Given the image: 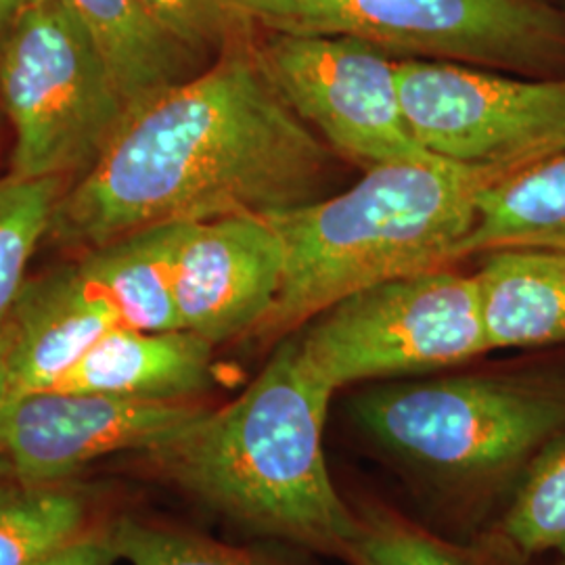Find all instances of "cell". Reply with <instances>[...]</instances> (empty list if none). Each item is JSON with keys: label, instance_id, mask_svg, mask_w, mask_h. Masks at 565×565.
I'll return each mask as SVG.
<instances>
[{"label": "cell", "instance_id": "cell-1", "mask_svg": "<svg viewBox=\"0 0 565 565\" xmlns=\"http://www.w3.org/2000/svg\"><path fill=\"white\" fill-rule=\"evenodd\" d=\"M333 151L285 102L258 42L231 46L124 124L55 205L49 237L88 252L124 233L321 200Z\"/></svg>", "mask_w": 565, "mask_h": 565}, {"label": "cell", "instance_id": "cell-2", "mask_svg": "<svg viewBox=\"0 0 565 565\" xmlns=\"http://www.w3.org/2000/svg\"><path fill=\"white\" fill-rule=\"evenodd\" d=\"M333 394L287 335L233 403L207 408L147 455L182 490L237 524L343 559L356 513L324 457Z\"/></svg>", "mask_w": 565, "mask_h": 565}, {"label": "cell", "instance_id": "cell-3", "mask_svg": "<svg viewBox=\"0 0 565 565\" xmlns=\"http://www.w3.org/2000/svg\"><path fill=\"white\" fill-rule=\"evenodd\" d=\"M511 174L446 160L387 163L335 198L268 214L285 252L281 287L249 338L279 343L356 291L457 263L478 193Z\"/></svg>", "mask_w": 565, "mask_h": 565}, {"label": "cell", "instance_id": "cell-4", "mask_svg": "<svg viewBox=\"0 0 565 565\" xmlns=\"http://www.w3.org/2000/svg\"><path fill=\"white\" fill-rule=\"evenodd\" d=\"M350 411L373 445L436 484L505 490L565 431V369L375 385Z\"/></svg>", "mask_w": 565, "mask_h": 565}, {"label": "cell", "instance_id": "cell-5", "mask_svg": "<svg viewBox=\"0 0 565 565\" xmlns=\"http://www.w3.org/2000/svg\"><path fill=\"white\" fill-rule=\"evenodd\" d=\"M0 99L18 179L78 181L130 118L99 44L63 0L28 9L0 41Z\"/></svg>", "mask_w": 565, "mask_h": 565}, {"label": "cell", "instance_id": "cell-6", "mask_svg": "<svg viewBox=\"0 0 565 565\" xmlns=\"http://www.w3.org/2000/svg\"><path fill=\"white\" fill-rule=\"evenodd\" d=\"M294 338L303 363L333 392L438 371L490 352L476 277L450 266L356 291Z\"/></svg>", "mask_w": 565, "mask_h": 565}, {"label": "cell", "instance_id": "cell-7", "mask_svg": "<svg viewBox=\"0 0 565 565\" xmlns=\"http://www.w3.org/2000/svg\"><path fill=\"white\" fill-rule=\"evenodd\" d=\"M296 32L342 34L387 53L564 78L565 13L548 0H294Z\"/></svg>", "mask_w": 565, "mask_h": 565}, {"label": "cell", "instance_id": "cell-8", "mask_svg": "<svg viewBox=\"0 0 565 565\" xmlns=\"http://www.w3.org/2000/svg\"><path fill=\"white\" fill-rule=\"evenodd\" d=\"M396 84L415 139L446 162L520 172L565 151V76L401 60Z\"/></svg>", "mask_w": 565, "mask_h": 565}, {"label": "cell", "instance_id": "cell-9", "mask_svg": "<svg viewBox=\"0 0 565 565\" xmlns=\"http://www.w3.org/2000/svg\"><path fill=\"white\" fill-rule=\"evenodd\" d=\"M258 51L285 102L335 153L364 172L387 163L443 162L404 118L390 53L342 34L268 32Z\"/></svg>", "mask_w": 565, "mask_h": 565}, {"label": "cell", "instance_id": "cell-10", "mask_svg": "<svg viewBox=\"0 0 565 565\" xmlns=\"http://www.w3.org/2000/svg\"><path fill=\"white\" fill-rule=\"evenodd\" d=\"M207 408L198 401H139L42 390L0 413V486L63 484L124 450L151 452Z\"/></svg>", "mask_w": 565, "mask_h": 565}, {"label": "cell", "instance_id": "cell-11", "mask_svg": "<svg viewBox=\"0 0 565 565\" xmlns=\"http://www.w3.org/2000/svg\"><path fill=\"white\" fill-rule=\"evenodd\" d=\"M279 231L260 214L186 223L174 260V298L184 331L214 345L249 338L282 279Z\"/></svg>", "mask_w": 565, "mask_h": 565}, {"label": "cell", "instance_id": "cell-12", "mask_svg": "<svg viewBox=\"0 0 565 565\" xmlns=\"http://www.w3.org/2000/svg\"><path fill=\"white\" fill-rule=\"evenodd\" d=\"M7 323L13 401L51 390L118 319L72 264L23 282Z\"/></svg>", "mask_w": 565, "mask_h": 565}, {"label": "cell", "instance_id": "cell-13", "mask_svg": "<svg viewBox=\"0 0 565 565\" xmlns=\"http://www.w3.org/2000/svg\"><path fill=\"white\" fill-rule=\"evenodd\" d=\"M214 343L177 331L114 327L51 390L139 401H195L212 384Z\"/></svg>", "mask_w": 565, "mask_h": 565}, {"label": "cell", "instance_id": "cell-14", "mask_svg": "<svg viewBox=\"0 0 565 565\" xmlns=\"http://www.w3.org/2000/svg\"><path fill=\"white\" fill-rule=\"evenodd\" d=\"M490 350L565 343V252H486L473 275Z\"/></svg>", "mask_w": 565, "mask_h": 565}, {"label": "cell", "instance_id": "cell-15", "mask_svg": "<svg viewBox=\"0 0 565 565\" xmlns=\"http://www.w3.org/2000/svg\"><path fill=\"white\" fill-rule=\"evenodd\" d=\"M186 223H162L124 233L84 252L82 279L114 310L118 324L137 331L182 329L174 298V260Z\"/></svg>", "mask_w": 565, "mask_h": 565}, {"label": "cell", "instance_id": "cell-16", "mask_svg": "<svg viewBox=\"0 0 565 565\" xmlns=\"http://www.w3.org/2000/svg\"><path fill=\"white\" fill-rule=\"evenodd\" d=\"M63 2L74 9L95 36L130 116L174 84L193 76L200 55L168 34L139 0Z\"/></svg>", "mask_w": 565, "mask_h": 565}, {"label": "cell", "instance_id": "cell-17", "mask_svg": "<svg viewBox=\"0 0 565 565\" xmlns=\"http://www.w3.org/2000/svg\"><path fill=\"white\" fill-rule=\"evenodd\" d=\"M503 247L565 252V151L478 193L476 223L457 260Z\"/></svg>", "mask_w": 565, "mask_h": 565}, {"label": "cell", "instance_id": "cell-18", "mask_svg": "<svg viewBox=\"0 0 565 565\" xmlns=\"http://www.w3.org/2000/svg\"><path fill=\"white\" fill-rule=\"evenodd\" d=\"M486 553L525 565L548 553L565 555V431L525 467L511 499L486 536Z\"/></svg>", "mask_w": 565, "mask_h": 565}, {"label": "cell", "instance_id": "cell-19", "mask_svg": "<svg viewBox=\"0 0 565 565\" xmlns=\"http://www.w3.org/2000/svg\"><path fill=\"white\" fill-rule=\"evenodd\" d=\"M168 34L195 55H221L296 23L294 0H139Z\"/></svg>", "mask_w": 565, "mask_h": 565}, {"label": "cell", "instance_id": "cell-20", "mask_svg": "<svg viewBox=\"0 0 565 565\" xmlns=\"http://www.w3.org/2000/svg\"><path fill=\"white\" fill-rule=\"evenodd\" d=\"M86 513L70 486H0V565L36 564L84 532Z\"/></svg>", "mask_w": 565, "mask_h": 565}, {"label": "cell", "instance_id": "cell-21", "mask_svg": "<svg viewBox=\"0 0 565 565\" xmlns=\"http://www.w3.org/2000/svg\"><path fill=\"white\" fill-rule=\"evenodd\" d=\"M63 179H0V319L18 300L39 243L49 237Z\"/></svg>", "mask_w": 565, "mask_h": 565}, {"label": "cell", "instance_id": "cell-22", "mask_svg": "<svg viewBox=\"0 0 565 565\" xmlns=\"http://www.w3.org/2000/svg\"><path fill=\"white\" fill-rule=\"evenodd\" d=\"M356 527L345 548L350 565H486L390 507H354Z\"/></svg>", "mask_w": 565, "mask_h": 565}, {"label": "cell", "instance_id": "cell-23", "mask_svg": "<svg viewBox=\"0 0 565 565\" xmlns=\"http://www.w3.org/2000/svg\"><path fill=\"white\" fill-rule=\"evenodd\" d=\"M109 536L120 559L130 565H296L256 551L224 545L189 530L130 518L114 525Z\"/></svg>", "mask_w": 565, "mask_h": 565}, {"label": "cell", "instance_id": "cell-24", "mask_svg": "<svg viewBox=\"0 0 565 565\" xmlns=\"http://www.w3.org/2000/svg\"><path fill=\"white\" fill-rule=\"evenodd\" d=\"M120 559L109 532H82L32 565H114Z\"/></svg>", "mask_w": 565, "mask_h": 565}, {"label": "cell", "instance_id": "cell-25", "mask_svg": "<svg viewBox=\"0 0 565 565\" xmlns=\"http://www.w3.org/2000/svg\"><path fill=\"white\" fill-rule=\"evenodd\" d=\"M11 401L9 384V323L7 317L0 319V413Z\"/></svg>", "mask_w": 565, "mask_h": 565}, {"label": "cell", "instance_id": "cell-26", "mask_svg": "<svg viewBox=\"0 0 565 565\" xmlns=\"http://www.w3.org/2000/svg\"><path fill=\"white\" fill-rule=\"evenodd\" d=\"M41 2L42 0H0V41L28 9Z\"/></svg>", "mask_w": 565, "mask_h": 565}, {"label": "cell", "instance_id": "cell-27", "mask_svg": "<svg viewBox=\"0 0 565 565\" xmlns=\"http://www.w3.org/2000/svg\"><path fill=\"white\" fill-rule=\"evenodd\" d=\"M557 565H565V555L564 557H559V562H557Z\"/></svg>", "mask_w": 565, "mask_h": 565}]
</instances>
